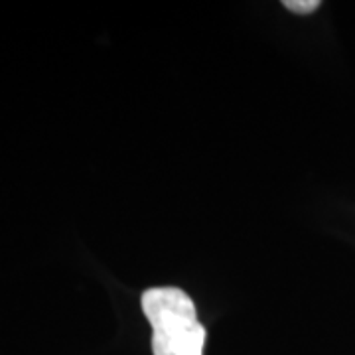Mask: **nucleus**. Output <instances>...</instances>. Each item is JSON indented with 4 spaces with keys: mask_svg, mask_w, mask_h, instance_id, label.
<instances>
[{
    "mask_svg": "<svg viewBox=\"0 0 355 355\" xmlns=\"http://www.w3.org/2000/svg\"><path fill=\"white\" fill-rule=\"evenodd\" d=\"M140 302L153 326L154 355H203L207 331L186 292L174 286L148 288Z\"/></svg>",
    "mask_w": 355,
    "mask_h": 355,
    "instance_id": "nucleus-1",
    "label": "nucleus"
},
{
    "mask_svg": "<svg viewBox=\"0 0 355 355\" xmlns=\"http://www.w3.org/2000/svg\"><path fill=\"white\" fill-rule=\"evenodd\" d=\"M284 8L296 14H310L320 8L318 0H284Z\"/></svg>",
    "mask_w": 355,
    "mask_h": 355,
    "instance_id": "nucleus-2",
    "label": "nucleus"
}]
</instances>
